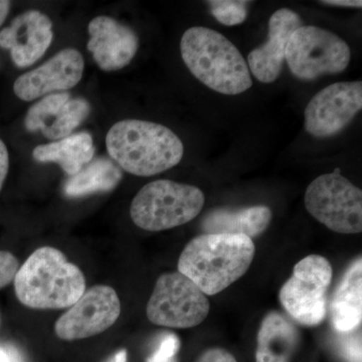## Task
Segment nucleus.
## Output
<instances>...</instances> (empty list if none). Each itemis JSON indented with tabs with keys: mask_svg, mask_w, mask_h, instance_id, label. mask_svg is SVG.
<instances>
[{
	"mask_svg": "<svg viewBox=\"0 0 362 362\" xmlns=\"http://www.w3.org/2000/svg\"><path fill=\"white\" fill-rule=\"evenodd\" d=\"M255 245L244 235L204 233L190 240L178 259V272L213 296L242 278L255 257Z\"/></svg>",
	"mask_w": 362,
	"mask_h": 362,
	"instance_id": "1",
	"label": "nucleus"
},
{
	"mask_svg": "<svg viewBox=\"0 0 362 362\" xmlns=\"http://www.w3.org/2000/svg\"><path fill=\"white\" fill-rule=\"evenodd\" d=\"M107 151L133 175L152 176L175 168L185 153L183 143L166 126L149 121H119L106 136Z\"/></svg>",
	"mask_w": 362,
	"mask_h": 362,
	"instance_id": "2",
	"label": "nucleus"
},
{
	"mask_svg": "<svg viewBox=\"0 0 362 362\" xmlns=\"http://www.w3.org/2000/svg\"><path fill=\"white\" fill-rule=\"evenodd\" d=\"M21 303L33 309L70 308L86 291L84 274L52 247L33 252L14 277Z\"/></svg>",
	"mask_w": 362,
	"mask_h": 362,
	"instance_id": "3",
	"label": "nucleus"
},
{
	"mask_svg": "<svg viewBox=\"0 0 362 362\" xmlns=\"http://www.w3.org/2000/svg\"><path fill=\"white\" fill-rule=\"evenodd\" d=\"M180 52L190 73L209 89L239 95L252 87L244 57L225 35L211 28H188L181 37Z\"/></svg>",
	"mask_w": 362,
	"mask_h": 362,
	"instance_id": "4",
	"label": "nucleus"
},
{
	"mask_svg": "<svg viewBox=\"0 0 362 362\" xmlns=\"http://www.w3.org/2000/svg\"><path fill=\"white\" fill-rule=\"evenodd\" d=\"M204 206V194L199 187L173 180H156L136 194L130 216L138 228L161 232L194 220Z\"/></svg>",
	"mask_w": 362,
	"mask_h": 362,
	"instance_id": "5",
	"label": "nucleus"
},
{
	"mask_svg": "<svg viewBox=\"0 0 362 362\" xmlns=\"http://www.w3.org/2000/svg\"><path fill=\"white\" fill-rule=\"evenodd\" d=\"M304 201L308 213L333 232L361 233L362 192L341 175L340 168L312 181Z\"/></svg>",
	"mask_w": 362,
	"mask_h": 362,
	"instance_id": "6",
	"label": "nucleus"
},
{
	"mask_svg": "<svg viewBox=\"0 0 362 362\" xmlns=\"http://www.w3.org/2000/svg\"><path fill=\"white\" fill-rule=\"evenodd\" d=\"M350 58L349 45L339 35L312 25L301 26L293 33L285 56L293 75L303 81L342 73Z\"/></svg>",
	"mask_w": 362,
	"mask_h": 362,
	"instance_id": "7",
	"label": "nucleus"
},
{
	"mask_svg": "<svg viewBox=\"0 0 362 362\" xmlns=\"http://www.w3.org/2000/svg\"><path fill=\"white\" fill-rule=\"evenodd\" d=\"M329 261L310 255L296 264L292 277L281 288V304L295 321L306 326L322 323L327 315V291L332 282Z\"/></svg>",
	"mask_w": 362,
	"mask_h": 362,
	"instance_id": "8",
	"label": "nucleus"
},
{
	"mask_svg": "<svg viewBox=\"0 0 362 362\" xmlns=\"http://www.w3.org/2000/svg\"><path fill=\"white\" fill-rule=\"evenodd\" d=\"M209 309L206 295L180 272H173L157 280L146 314L156 325L185 329L204 322Z\"/></svg>",
	"mask_w": 362,
	"mask_h": 362,
	"instance_id": "9",
	"label": "nucleus"
},
{
	"mask_svg": "<svg viewBox=\"0 0 362 362\" xmlns=\"http://www.w3.org/2000/svg\"><path fill=\"white\" fill-rule=\"evenodd\" d=\"M120 313V299L115 290L110 286H94L59 317L54 331L59 338L68 341L95 337L115 324Z\"/></svg>",
	"mask_w": 362,
	"mask_h": 362,
	"instance_id": "10",
	"label": "nucleus"
},
{
	"mask_svg": "<svg viewBox=\"0 0 362 362\" xmlns=\"http://www.w3.org/2000/svg\"><path fill=\"white\" fill-rule=\"evenodd\" d=\"M362 108V83L340 82L324 88L305 109V129L317 138L344 130Z\"/></svg>",
	"mask_w": 362,
	"mask_h": 362,
	"instance_id": "11",
	"label": "nucleus"
},
{
	"mask_svg": "<svg viewBox=\"0 0 362 362\" xmlns=\"http://www.w3.org/2000/svg\"><path fill=\"white\" fill-rule=\"evenodd\" d=\"M84 68L82 54L69 47L16 78L14 94L23 101L30 102L56 92H66L82 80Z\"/></svg>",
	"mask_w": 362,
	"mask_h": 362,
	"instance_id": "12",
	"label": "nucleus"
},
{
	"mask_svg": "<svg viewBox=\"0 0 362 362\" xmlns=\"http://www.w3.org/2000/svg\"><path fill=\"white\" fill-rule=\"evenodd\" d=\"M90 113L84 98H71L70 93H54L30 107L25 119L28 132L40 131L47 139L59 141L68 137Z\"/></svg>",
	"mask_w": 362,
	"mask_h": 362,
	"instance_id": "13",
	"label": "nucleus"
},
{
	"mask_svg": "<svg viewBox=\"0 0 362 362\" xmlns=\"http://www.w3.org/2000/svg\"><path fill=\"white\" fill-rule=\"evenodd\" d=\"M54 33L49 16L39 11H28L0 32V47L11 52L18 68L37 63L51 47Z\"/></svg>",
	"mask_w": 362,
	"mask_h": 362,
	"instance_id": "14",
	"label": "nucleus"
},
{
	"mask_svg": "<svg viewBox=\"0 0 362 362\" xmlns=\"http://www.w3.org/2000/svg\"><path fill=\"white\" fill-rule=\"evenodd\" d=\"M88 32V51L102 71L121 70L129 65L137 54L139 39L134 30L110 16L93 18Z\"/></svg>",
	"mask_w": 362,
	"mask_h": 362,
	"instance_id": "15",
	"label": "nucleus"
},
{
	"mask_svg": "<svg viewBox=\"0 0 362 362\" xmlns=\"http://www.w3.org/2000/svg\"><path fill=\"white\" fill-rule=\"evenodd\" d=\"M301 26L303 21L291 9H279L273 13L269 21L268 40L247 56V68L257 80L264 84L277 80L282 71L290 37Z\"/></svg>",
	"mask_w": 362,
	"mask_h": 362,
	"instance_id": "16",
	"label": "nucleus"
},
{
	"mask_svg": "<svg viewBox=\"0 0 362 362\" xmlns=\"http://www.w3.org/2000/svg\"><path fill=\"white\" fill-rule=\"evenodd\" d=\"M300 341V332L290 319L270 312L258 333L256 362H291Z\"/></svg>",
	"mask_w": 362,
	"mask_h": 362,
	"instance_id": "17",
	"label": "nucleus"
},
{
	"mask_svg": "<svg viewBox=\"0 0 362 362\" xmlns=\"http://www.w3.org/2000/svg\"><path fill=\"white\" fill-rule=\"evenodd\" d=\"M331 323L339 333L350 332L362 320V261L356 259L343 276L330 303Z\"/></svg>",
	"mask_w": 362,
	"mask_h": 362,
	"instance_id": "18",
	"label": "nucleus"
},
{
	"mask_svg": "<svg viewBox=\"0 0 362 362\" xmlns=\"http://www.w3.org/2000/svg\"><path fill=\"white\" fill-rule=\"evenodd\" d=\"M272 211L264 206L246 207L233 211L218 209L209 211L202 221L204 233H228L258 237L270 226Z\"/></svg>",
	"mask_w": 362,
	"mask_h": 362,
	"instance_id": "19",
	"label": "nucleus"
},
{
	"mask_svg": "<svg viewBox=\"0 0 362 362\" xmlns=\"http://www.w3.org/2000/svg\"><path fill=\"white\" fill-rule=\"evenodd\" d=\"M94 156V143L88 132L76 133L59 141L39 145L33 151L35 160L58 163L69 176L77 175Z\"/></svg>",
	"mask_w": 362,
	"mask_h": 362,
	"instance_id": "20",
	"label": "nucleus"
},
{
	"mask_svg": "<svg viewBox=\"0 0 362 362\" xmlns=\"http://www.w3.org/2000/svg\"><path fill=\"white\" fill-rule=\"evenodd\" d=\"M121 180V169L110 159L100 157L88 163L77 175L70 176L64 185L63 192L70 199H78L111 192Z\"/></svg>",
	"mask_w": 362,
	"mask_h": 362,
	"instance_id": "21",
	"label": "nucleus"
},
{
	"mask_svg": "<svg viewBox=\"0 0 362 362\" xmlns=\"http://www.w3.org/2000/svg\"><path fill=\"white\" fill-rule=\"evenodd\" d=\"M249 1L238 0H211L207 1L211 7V14L221 25L226 26L238 25L244 23L247 16Z\"/></svg>",
	"mask_w": 362,
	"mask_h": 362,
	"instance_id": "22",
	"label": "nucleus"
},
{
	"mask_svg": "<svg viewBox=\"0 0 362 362\" xmlns=\"http://www.w3.org/2000/svg\"><path fill=\"white\" fill-rule=\"evenodd\" d=\"M180 349V339L175 333H164L158 347L146 362H177V354Z\"/></svg>",
	"mask_w": 362,
	"mask_h": 362,
	"instance_id": "23",
	"label": "nucleus"
},
{
	"mask_svg": "<svg viewBox=\"0 0 362 362\" xmlns=\"http://www.w3.org/2000/svg\"><path fill=\"white\" fill-rule=\"evenodd\" d=\"M18 269V259L11 252L0 251V289L13 282Z\"/></svg>",
	"mask_w": 362,
	"mask_h": 362,
	"instance_id": "24",
	"label": "nucleus"
},
{
	"mask_svg": "<svg viewBox=\"0 0 362 362\" xmlns=\"http://www.w3.org/2000/svg\"><path fill=\"white\" fill-rule=\"evenodd\" d=\"M357 329L342 333L344 337L341 339V351L351 362H361V333L357 334Z\"/></svg>",
	"mask_w": 362,
	"mask_h": 362,
	"instance_id": "25",
	"label": "nucleus"
},
{
	"mask_svg": "<svg viewBox=\"0 0 362 362\" xmlns=\"http://www.w3.org/2000/svg\"><path fill=\"white\" fill-rule=\"evenodd\" d=\"M197 362H238L232 354L221 349L206 350Z\"/></svg>",
	"mask_w": 362,
	"mask_h": 362,
	"instance_id": "26",
	"label": "nucleus"
},
{
	"mask_svg": "<svg viewBox=\"0 0 362 362\" xmlns=\"http://www.w3.org/2000/svg\"><path fill=\"white\" fill-rule=\"evenodd\" d=\"M9 169V154L6 145L0 139V192L4 187V181L8 173Z\"/></svg>",
	"mask_w": 362,
	"mask_h": 362,
	"instance_id": "27",
	"label": "nucleus"
},
{
	"mask_svg": "<svg viewBox=\"0 0 362 362\" xmlns=\"http://www.w3.org/2000/svg\"><path fill=\"white\" fill-rule=\"evenodd\" d=\"M320 4L334 6L359 7V8L362 6L361 0H325V1H320Z\"/></svg>",
	"mask_w": 362,
	"mask_h": 362,
	"instance_id": "28",
	"label": "nucleus"
},
{
	"mask_svg": "<svg viewBox=\"0 0 362 362\" xmlns=\"http://www.w3.org/2000/svg\"><path fill=\"white\" fill-rule=\"evenodd\" d=\"M11 1L7 0H0V26L4 25L7 16H8L9 11H11Z\"/></svg>",
	"mask_w": 362,
	"mask_h": 362,
	"instance_id": "29",
	"label": "nucleus"
},
{
	"mask_svg": "<svg viewBox=\"0 0 362 362\" xmlns=\"http://www.w3.org/2000/svg\"><path fill=\"white\" fill-rule=\"evenodd\" d=\"M127 351L125 349L119 350L113 356L109 357L105 362H128L127 361Z\"/></svg>",
	"mask_w": 362,
	"mask_h": 362,
	"instance_id": "30",
	"label": "nucleus"
},
{
	"mask_svg": "<svg viewBox=\"0 0 362 362\" xmlns=\"http://www.w3.org/2000/svg\"><path fill=\"white\" fill-rule=\"evenodd\" d=\"M0 362H14L13 357L7 350L0 349Z\"/></svg>",
	"mask_w": 362,
	"mask_h": 362,
	"instance_id": "31",
	"label": "nucleus"
}]
</instances>
